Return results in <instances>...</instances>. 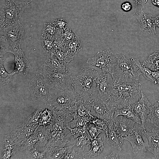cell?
Masks as SVG:
<instances>
[{
	"instance_id": "cell-1",
	"label": "cell",
	"mask_w": 159,
	"mask_h": 159,
	"mask_svg": "<svg viewBox=\"0 0 159 159\" xmlns=\"http://www.w3.org/2000/svg\"><path fill=\"white\" fill-rule=\"evenodd\" d=\"M142 87V84L140 82L121 83L115 81L107 102L114 109L133 105L141 98Z\"/></svg>"
},
{
	"instance_id": "cell-2",
	"label": "cell",
	"mask_w": 159,
	"mask_h": 159,
	"mask_svg": "<svg viewBox=\"0 0 159 159\" xmlns=\"http://www.w3.org/2000/svg\"><path fill=\"white\" fill-rule=\"evenodd\" d=\"M99 73L92 69H84L73 77L72 88L81 99L88 102L96 98V80Z\"/></svg>"
},
{
	"instance_id": "cell-3",
	"label": "cell",
	"mask_w": 159,
	"mask_h": 159,
	"mask_svg": "<svg viewBox=\"0 0 159 159\" xmlns=\"http://www.w3.org/2000/svg\"><path fill=\"white\" fill-rule=\"evenodd\" d=\"M72 88L65 90L51 89L48 105L52 110H68L76 112L77 104L81 99Z\"/></svg>"
},
{
	"instance_id": "cell-4",
	"label": "cell",
	"mask_w": 159,
	"mask_h": 159,
	"mask_svg": "<svg viewBox=\"0 0 159 159\" xmlns=\"http://www.w3.org/2000/svg\"><path fill=\"white\" fill-rule=\"evenodd\" d=\"M117 62L111 74L115 81L121 83L139 82L141 75L130 60L123 55L117 54Z\"/></svg>"
},
{
	"instance_id": "cell-5",
	"label": "cell",
	"mask_w": 159,
	"mask_h": 159,
	"mask_svg": "<svg viewBox=\"0 0 159 159\" xmlns=\"http://www.w3.org/2000/svg\"><path fill=\"white\" fill-rule=\"evenodd\" d=\"M30 1L22 2L15 0L7 1L0 11V31L19 21L23 11Z\"/></svg>"
},
{
	"instance_id": "cell-6",
	"label": "cell",
	"mask_w": 159,
	"mask_h": 159,
	"mask_svg": "<svg viewBox=\"0 0 159 159\" xmlns=\"http://www.w3.org/2000/svg\"><path fill=\"white\" fill-rule=\"evenodd\" d=\"M28 89L34 102L40 100L46 103L49 98L50 88L42 74L37 71L30 81Z\"/></svg>"
},
{
	"instance_id": "cell-7",
	"label": "cell",
	"mask_w": 159,
	"mask_h": 159,
	"mask_svg": "<svg viewBox=\"0 0 159 159\" xmlns=\"http://www.w3.org/2000/svg\"><path fill=\"white\" fill-rule=\"evenodd\" d=\"M117 60V54L108 48L98 52L93 57L88 59L86 63L100 68L102 72H108L111 74Z\"/></svg>"
},
{
	"instance_id": "cell-8",
	"label": "cell",
	"mask_w": 159,
	"mask_h": 159,
	"mask_svg": "<svg viewBox=\"0 0 159 159\" xmlns=\"http://www.w3.org/2000/svg\"><path fill=\"white\" fill-rule=\"evenodd\" d=\"M141 129L142 134L148 140L147 150L153 153L155 158L159 159V127L148 117Z\"/></svg>"
},
{
	"instance_id": "cell-9",
	"label": "cell",
	"mask_w": 159,
	"mask_h": 159,
	"mask_svg": "<svg viewBox=\"0 0 159 159\" xmlns=\"http://www.w3.org/2000/svg\"><path fill=\"white\" fill-rule=\"evenodd\" d=\"M42 74L51 89L65 90L72 88L73 76L71 72Z\"/></svg>"
},
{
	"instance_id": "cell-10",
	"label": "cell",
	"mask_w": 159,
	"mask_h": 159,
	"mask_svg": "<svg viewBox=\"0 0 159 159\" xmlns=\"http://www.w3.org/2000/svg\"><path fill=\"white\" fill-rule=\"evenodd\" d=\"M24 31L23 27L19 21L0 31L1 34L4 36L6 41L11 47L12 52L21 48Z\"/></svg>"
},
{
	"instance_id": "cell-11",
	"label": "cell",
	"mask_w": 159,
	"mask_h": 159,
	"mask_svg": "<svg viewBox=\"0 0 159 159\" xmlns=\"http://www.w3.org/2000/svg\"><path fill=\"white\" fill-rule=\"evenodd\" d=\"M89 102L90 106V114L94 117L107 121L114 119L115 109L107 101L96 99Z\"/></svg>"
},
{
	"instance_id": "cell-12",
	"label": "cell",
	"mask_w": 159,
	"mask_h": 159,
	"mask_svg": "<svg viewBox=\"0 0 159 159\" xmlns=\"http://www.w3.org/2000/svg\"><path fill=\"white\" fill-rule=\"evenodd\" d=\"M114 82V78L109 73L105 72L100 74L96 80V99L107 101Z\"/></svg>"
},
{
	"instance_id": "cell-13",
	"label": "cell",
	"mask_w": 159,
	"mask_h": 159,
	"mask_svg": "<svg viewBox=\"0 0 159 159\" xmlns=\"http://www.w3.org/2000/svg\"><path fill=\"white\" fill-rule=\"evenodd\" d=\"M67 64L60 62L52 52L48 56L43 64L38 70L44 74L56 72L67 73L71 72Z\"/></svg>"
},
{
	"instance_id": "cell-14",
	"label": "cell",
	"mask_w": 159,
	"mask_h": 159,
	"mask_svg": "<svg viewBox=\"0 0 159 159\" xmlns=\"http://www.w3.org/2000/svg\"><path fill=\"white\" fill-rule=\"evenodd\" d=\"M72 135L70 130L67 127L62 130H52L51 137L44 147H63L68 143L72 144L74 140V138L72 139Z\"/></svg>"
},
{
	"instance_id": "cell-15",
	"label": "cell",
	"mask_w": 159,
	"mask_h": 159,
	"mask_svg": "<svg viewBox=\"0 0 159 159\" xmlns=\"http://www.w3.org/2000/svg\"><path fill=\"white\" fill-rule=\"evenodd\" d=\"M21 143L12 132L4 136L1 152V159H9L19 150Z\"/></svg>"
},
{
	"instance_id": "cell-16",
	"label": "cell",
	"mask_w": 159,
	"mask_h": 159,
	"mask_svg": "<svg viewBox=\"0 0 159 159\" xmlns=\"http://www.w3.org/2000/svg\"><path fill=\"white\" fill-rule=\"evenodd\" d=\"M74 145L64 147H44L46 159H73Z\"/></svg>"
},
{
	"instance_id": "cell-17",
	"label": "cell",
	"mask_w": 159,
	"mask_h": 159,
	"mask_svg": "<svg viewBox=\"0 0 159 159\" xmlns=\"http://www.w3.org/2000/svg\"><path fill=\"white\" fill-rule=\"evenodd\" d=\"M108 128L106 137H105V141L111 148L121 151L124 139L116 128L114 119L109 121Z\"/></svg>"
},
{
	"instance_id": "cell-18",
	"label": "cell",
	"mask_w": 159,
	"mask_h": 159,
	"mask_svg": "<svg viewBox=\"0 0 159 159\" xmlns=\"http://www.w3.org/2000/svg\"><path fill=\"white\" fill-rule=\"evenodd\" d=\"M141 125L137 124L133 132L128 136L124 137L125 140L128 141L131 145L132 152L134 154L140 150H147L148 144L143 140Z\"/></svg>"
},
{
	"instance_id": "cell-19",
	"label": "cell",
	"mask_w": 159,
	"mask_h": 159,
	"mask_svg": "<svg viewBox=\"0 0 159 159\" xmlns=\"http://www.w3.org/2000/svg\"><path fill=\"white\" fill-rule=\"evenodd\" d=\"M140 29L145 34H155L156 32V26L153 18L145 13L142 9L139 12L135 13Z\"/></svg>"
},
{
	"instance_id": "cell-20",
	"label": "cell",
	"mask_w": 159,
	"mask_h": 159,
	"mask_svg": "<svg viewBox=\"0 0 159 159\" xmlns=\"http://www.w3.org/2000/svg\"><path fill=\"white\" fill-rule=\"evenodd\" d=\"M134 111L140 119L141 127H143L147 118L148 117L150 109L152 105L147 98L142 92L140 99L135 104L132 105Z\"/></svg>"
},
{
	"instance_id": "cell-21",
	"label": "cell",
	"mask_w": 159,
	"mask_h": 159,
	"mask_svg": "<svg viewBox=\"0 0 159 159\" xmlns=\"http://www.w3.org/2000/svg\"><path fill=\"white\" fill-rule=\"evenodd\" d=\"M11 53L15 57V68L13 72L15 74L25 76L31 66L21 48L13 51Z\"/></svg>"
},
{
	"instance_id": "cell-22",
	"label": "cell",
	"mask_w": 159,
	"mask_h": 159,
	"mask_svg": "<svg viewBox=\"0 0 159 159\" xmlns=\"http://www.w3.org/2000/svg\"><path fill=\"white\" fill-rule=\"evenodd\" d=\"M116 129L124 137L131 134L134 130L137 123L132 120L123 115H119L114 118Z\"/></svg>"
},
{
	"instance_id": "cell-23",
	"label": "cell",
	"mask_w": 159,
	"mask_h": 159,
	"mask_svg": "<svg viewBox=\"0 0 159 159\" xmlns=\"http://www.w3.org/2000/svg\"><path fill=\"white\" fill-rule=\"evenodd\" d=\"M39 126L38 125L27 124L23 123L12 132L16 135L21 144L32 135Z\"/></svg>"
},
{
	"instance_id": "cell-24",
	"label": "cell",
	"mask_w": 159,
	"mask_h": 159,
	"mask_svg": "<svg viewBox=\"0 0 159 159\" xmlns=\"http://www.w3.org/2000/svg\"><path fill=\"white\" fill-rule=\"evenodd\" d=\"M52 131L51 125L46 126H40L34 132L38 140L36 144L37 146L43 148L45 146L51 137Z\"/></svg>"
},
{
	"instance_id": "cell-25",
	"label": "cell",
	"mask_w": 159,
	"mask_h": 159,
	"mask_svg": "<svg viewBox=\"0 0 159 159\" xmlns=\"http://www.w3.org/2000/svg\"><path fill=\"white\" fill-rule=\"evenodd\" d=\"M122 115L132 120L137 124L141 125V120L134 111L132 105H130L120 109H115L114 118Z\"/></svg>"
},
{
	"instance_id": "cell-26",
	"label": "cell",
	"mask_w": 159,
	"mask_h": 159,
	"mask_svg": "<svg viewBox=\"0 0 159 159\" xmlns=\"http://www.w3.org/2000/svg\"><path fill=\"white\" fill-rule=\"evenodd\" d=\"M101 137L96 138L92 139L90 144L91 148L89 150L85 156L88 158H92L99 155L103 150L104 146Z\"/></svg>"
},
{
	"instance_id": "cell-27",
	"label": "cell",
	"mask_w": 159,
	"mask_h": 159,
	"mask_svg": "<svg viewBox=\"0 0 159 159\" xmlns=\"http://www.w3.org/2000/svg\"><path fill=\"white\" fill-rule=\"evenodd\" d=\"M142 64L152 71H159V50L150 54Z\"/></svg>"
},
{
	"instance_id": "cell-28",
	"label": "cell",
	"mask_w": 159,
	"mask_h": 159,
	"mask_svg": "<svg viewBox=\"0 0 159 159\" xmlns=\"http://www.w3.org/2000/svg\"><path fill=\"white\" fill-rule=\"evenodd\" d=\"M38 138L34 133L27 139L22 143L19 150L20 151L24 152L25 154L34 148L38 142Z\"/></svg>"
},
{
	"instance_id": "cell-29",
	"label": "cell",
	"mask_w": 159,
	"mask_h": 159,
	"mask_svg": "<svg viewBox=\"0 0 159 159\" xmlns=\"http://www.w3.org/2000/svg\"><path fill=\"white\" fill-rule=\"evenodd\" d=\"M0 83L5 85L8 84L12 80L13 76L15 74L13 72L9 73L6 71L3 65V57H0Z\"/></svg>"
},
{
	"instance_id": "cell-30",
	"label": "cell",
	"mask_w": 159,
	"mask_h": 159,
	"mask_svg": "<svg viewBox=\"0 0 159 159\" xmlns=\"http://www.w3.org/2000/svg\"><path fill=\"white\" fill-rule=\"evenodd\" d=\"M67 52L74 57L82 49L79 38L70 41L67 45Z\"/></svg>"
},
{
	"instance_id": "cell-31",
	"label": "cell",
	"mask_w": 159,
	"mask_h": 159,
	"mask_svg": "<svg viewBox=\"0 0 159 159\" xmlns=\"http://www.w3.org/2000/svg\"><path fill=\"white\" fill-rule=\"evenodd\" d=\"M54 36L43 30L41 37L42 44L44 49L48 52H51L52 49Z\"/></svg>"
},
{
	"instance_id": "cell-32",
	"label": "cell",
	"mask_w": 159,
	"mask_h": 159,
	"mask_svg": "<svg viewBox=\"0 0 159 159\" xmlns=\"http://www.w3.org/2000/svg\"><path fill=\"white\" fill-rule=\"evenodd\" d=\"M148 117L159 127V100H156L154 105L150 106Z\"/></svg>"
},
{
	"instance_id": "cell-33",
	"label": "cell",
	"mask_w": 159,
	"mask_h": 159,
	"mask_svg": "<svg viewBox=\"0 0 159 159\" xmlns=\"http://www.w3.org/2000/svg\"><path fill=\"white\" fill-rule=\"evenodd\" d=\"M54 115L53 111L50 110L46 107L45 110L41 114L40 119L39 125L46 126L51 125L53 121Z\"/></svg>"
},
{
	"instance_id": "cell-34",
	"label": "cell",
	"mask_w": 159,
	"mask_h": 159,
	"mask_svg": "<svg viewBox=\"0 0 159 159\" xmlns=\"http://www.w3.org/2000/svg\"><path fill=\"white\" fill-rule=\"evenodd\" d=\"M42 112V108L37 107L32 114L25 119L23 123L27 124L39 125L41 115Z\"/></svg>"
},
{
	"instance_id": "cell-35",
	"label": "cell",
	"mask_w": 159,
	"mask_h": 159,
	"mask_svg": "<svg viewBox=\"0 0 159 159\" xmlns=\"http://www.w3.org/2000/svg\"><path fill=\"white\" fill-rule=\"evenodd\" d=\"M60 32L59 36L67 45L70 41L79 38L74 32L68 28H66Z\"/></svg>"
},
{
	"instance_id": "cell-36",
	"label": "cell",
	"mask_w": 159,
	"mask_h": 159,
	"mask_svg": "<svg viewBox=\"0 0 159 159\" xmlns=\"http://www.w3.org/2000/svg\"><path fill=\"white\" fill-rule=\"evenodd\" d=\"M52 52L55 55L61 62L67 64L74 57L67 52L57 50Z\"/></svg>"
},
{
	"instance_id": "cell-37",
	"label": "cell",
	"mask_w": 159,
	"mask_h": 159,
	"mask_svg": "<svg viewBox=\"0 0 159 159\" xmlns=\"http://www.w3.org/2000/svg\"><path fill=\"white\" fill-rule=\"evenodd\" d=\"M86 126V130L89 135L91 140L97 138L100 133L104 132V131L99 129L94 124L88 123Z\"/></svg>"
},
{
	"instance_id": "cell-38",
	"label": "cell",
	"mask_w": 159,
	"mask_h": 159,
	"mask_svg": "<svg viewBox=\"0 0 159 159\" xmlns=\"http://www.w3.org/2000/svg\"><path fill=\"white\" fill-rule=\"evenodd\" d=\"M37 145L26 154V157L30 159H46V151H41L37 149Z\"/></svg>"
},
{
	"instance_id": "cell-39",
	"label": "cell",
	"mask_w": 159,
	"mask_h": 159,
	"mask_svg": "<svg viewBox=\"0 0 159 159\" xmlns=\"http://www.w3.org/2000/svg\"><path fill=\"white\" fill-rule=\"evenodd\" d=\"M12 49L9 44L3 35H0V57H3V55L6 53H11Z\"/></svg>"
},
{
	"instance_id": "cell-40",
	"label": "cell",
	"mask_w": 159,
	"mask_h": 159,
	"mask_svg": "<svg viewBox=\"0 0 159 159\" xmlns=\"http://www.w3.org/2000/svg\"><path fill=\"white\" fill-rule=\"evenodd\" d=\"M57 31L61 32L66 27L67 22L62 18H59L55 20L52 23Z\"/></svg>"
},
{
	"instance_id": "cell-41",
	"label": "cell",
	"mask_w": 159,
	"mask_h": 159,
	"mask_svg": "<svg viewBox=\"0 0 159 159\" xmlns=\"http://www.w3.org/2000/svg\"><path fill=\"white\" fill-rule=\"evenodd\" d=\"M43 30L53 37L57 31L52 23H45Z\"/></svg>"
},
{
	"instance_id": "cell-42",
	"label": "cell",
	"mask_w": 159,
	"mask_h": 159,
	"mask_svg": "<svg viewBox=\"0 0 159 159\" xmlns=\"http://www.w3.org/2000/svg\"><path fill=\"white\" fill-rule=\"evenodd\" d=\"M122 9L125 11L127 12L132 8V5L129 2H125L122 3L121 6Z\"/></svg>"
},
{
	"instance_id": "cell-43",
	"label": "cell",
	"mask_w": 159,
	"mask_h": 159,
	"mask_svg": "<svg viewBox=\"0 0 159 159\" xmlns=\"http://www.w3.org/2000/svg\"><path fill=\"white\" fill-rule=\"evenodd\" d=\"M105 159H119V155L117 153L113 151L109 155L104 157Z\"/></svg>"
},
{
	"instance_id": "cell-44",
	"label": "cell",
	"mask_w": 159,
	"mask_h": 159,
	"mask_svg": "<svg viewBox=\"0 0 159 159\" xmlns=\"http://www.w3.org/2000/svg\"><path fill=\"white\" fill-rule=\"evenodd\" d=\"M153 19L156 26H157L159 28V15L153 18Z\"/></svg>"
},
{
	"instance_id": "cell-45",
	"label": "cell",
	"mask_w": 159,
	"mask_h": 159,
	"mask_svg": "<svg viewBox=\"0 0 159 159\" xmlns=\"http://www.w3.org/2000/svg\"><path fill=\"white\" fill-rule=\"evenodd\" d=\"M136 4L142 5L145 4L148 0H134Z\"/></svg>"
},
{
	"instance_id": "cell-46",
	"label": "cell",
	"mask_w": 159,
	"mask_h": 159,
	"mask_svg": "<svg viewBox=\"0 0 159 159\" xmlns=\"http://www.w3.org/2000/svg\"><path fill=\"white\" fill-rule=\"evenodd\" d=\"M151 1L154 5L159 7V0H151Z\"/></svg>"
},
{
	"instance_id": "cell-47",
	"label": "cell",
	"mask_w": 159,
	"mask_h": 159,
	"mask_svg": "<svg viewBox=\"0 0 159 159\" xmlns=\"http://www.w3.org/2000/svg\"><path fill=\"white\" fill-rule=\"evenodd\" d=\"M6 0L7 1H9L10 0Z\"/></svg>"
}]
</instances>
